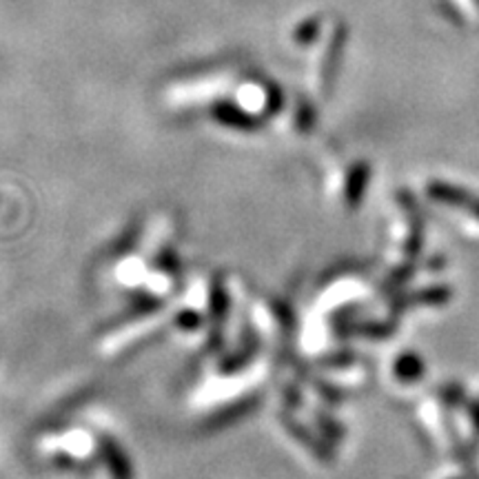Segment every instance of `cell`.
Masks as SVG:
<instances>
[{"label":"cell","instance_id":"5","mask_svg":"<svg viewBox=\"0 0 479 479\" xmlns=\"http://www.w3.org/2000/svg\"><path fill=\"white\" fill-rule=\"evenodd\" d=\"M440 395H442V400H444L448 406H462L463 401H466V393H463L462 386H457V384L444 386Z\"/></svg>","mask_w":479,"mask_h":479},{"label":"cell","instance_id":"2","mask_svg":"<svg viewBox=\"0 0 479 479\" xmlns=\"http://www.w3.org/2000/svg\"><path fill=\"white\" fill-rule=\"evenodd\" d=\"M429 195L437 203L451 204V207H463V209H473V204L477 203L471 193L463 192V189L455 187V184H446V182H431L429 184Z\"/></svg>","mask_w":479,"mask_h":479},{"label":"cell","instance_id":"8","mask_svg":"<svg viewBox=\"0 0 479 479\" xmlns=\"http://www.w3.org/2000/svg\"><path fill=\"white\" fill-rule=\"evenodd\" d=\"M471 211H473V213H475V215H477V218H479V203H475V204H473V209H471Z\"/></svg>","mask_w":479,"mask_h":479},{"label":"cell","instance_id":"7","mask_svg":"<svg viewBox=\"0 0 479 479\" xmlns=\"http://www.w3.org/2000/svg\"><path fill=\"white\" fill-rule=\"evenodd\" d=\"M468 413H471L473 422H475V426L479 429V404L477 401H471V404H468Z\"/></svg>","mask_w":479,"mask_h":479},{"label":"cell","instance_id":"4","mask_svg":"<svg viewBox=\"0 0 479 479\" xmlns=\"http://www.w3.org/2000/svg\"><path fill=\"white\" fill-rule=\"evenodd\" d=\"M367 178H369L367 164H358V167L351 172V180H349V189H347V198L351 204H358L359 198H362Z\"/></svg>","mask_w":479,"mask_h":479},{"label":"cell","instance_id":"1","mask_svg":"<svg viewBox=\"0 0 479 479\" xmlns=\"http://www.w3.org/2000/svg\"><path fill=\"white\" fill-rule=\"evenodd\" d=\"M453 297V291L448 286H431L422 288V291L411 293L404 296L401 300L395 304V311H404V308H415V307H442Z\"/></svg>","mask_w":479,"mask_h":479},{"label":"cell","instance_id":"6","mask_svg":"<svg viewBox=\"0 0 479 479\" xmlns=\"http://www.w3.org/2000/svg\"><path fill=\"white\" fill-rule=\"evenodd\" d=\"M316 32H318V20H311V23L302 25V27L297 29V32H296V38H297V36H302V34H304V38L300 40V43H308V40H311L313 36H316Z\"/></svg>","mask_w":479,"mask_h":479},{"label":"cell","instance_id":"3","mask_svg":"<svg viewBox=\"0 0 479 479\" xmlns=\"http://www.w3.org/2000/svg\"><path fill=\"white\" fill-rule=\"evenodd\" d=\"M395 375L401 382H417L424 375V362L415 353H401V358L395 362Z\"/></svg>","mask_w":479,"mask_h":479}]
</instances>
